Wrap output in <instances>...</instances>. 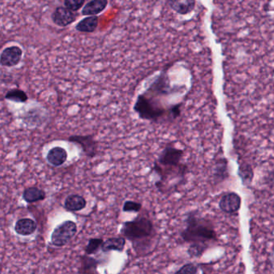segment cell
Segmentation results:
<instances>
[{"label": "cell", "instance_id": "1", "mask_svg": "<svg viewBox=\"0 0 274 274\" xmlns=\"http://www.w3.org/2000/svg\"><path fill=\"white\" fill-rule=\"evenodd\" d=\"M183 241L191 244H204L217 241V234L209 221L190 213L186 219V227L180 234Z\"/></svg>", "mask_w": 274, "mask_h": 274}, {"label": "cell", "instance_id": "2", "mask_svg": "<svg viewBox=\"0 0 274 274\" xmlns=\"http://www.w3.org/2000/svg\"><path fill=\"white\" fill-rule=\"evenodd\" d=\"M154 224L147 217H138L124 223L121 228V234L125 239L134 244H142L149 241V238L154 234Z\"/></svg>", "mask_w": 274, "mask_h": 274}, {"label": "cell", "instance_id": "3", "mask_svg": "<svg viewBox=\"0 0 274 274\" xmlns=\"http://www.w3.org/2000/svg\"><path fill=\"white\" fill-rule=\"evenodd\" d=\"M134 110L141 119L156 122L166 114L168 116V109H164L158 100L146 93L138 95L134 103Z\"/></svg>", "mask_w": 274, "mask_h": 274}, {"label": "cell", "instance_id": "4", "mask_svg": "<svg viewBox=\"0 0 274 274\" xmlns=\"http://www.w3.org/2000/svg\"><path fill=\"white\" fill-rule=\"evenodd\" d=\"M183 151L169 144L163 150L155 164L162 169H176L183 165Z\"/></svg>", "mask_w": 274, "mask_h": 274}, {"label": "cell", "instance_id": "5", "mask_svg": "<svg viewBox=\"0 0 274 274\" xmlns=\"http://www.w3.org/2000/svg\"><path fill=\"white\" fill-rule=\"evenodd\" d=\"M77 232V224L74 221L63 222L55 228L51 237V242L56 247H62L74 238Z\"/></svg>", "mask_w": 274, "mask_h": 274}, {"label": "cell", "instance_id": "6", "mask_svg": "<svg viewBox=\"0 0 274 274\" xmlns=\"http://www.w3.org/2000/svg\"><path fill=\"white\" fill-rule=\"evenodd\" d=\"M172 86L170 85V80L168 74L163 72L154 80L153 82L150 85L147 89V94L168 95L172 93Z\"/></svg>", "mask_w": 274, "mask_h": 274}, {"label": "cell", "instance_id": "7", "mask_svg": "<svg viewBox=\"0 0 274 274\" xmlns=\"http://www.w3.org/2000/svg\"><path fill=\"white\" fill-rule=\"evenodd\" d=\"M71 143L79 145L86 156L93 158L97 153V143L92 135H74L69 138Z\"/></svg>", "mask_w": 274, "mask_h": 274}, {"label": "cell", "instance_id": "8", "mask_svg": "<svg viewBox=\"0 0 274 274\" xmlns=\"http://www.w3.org/2000/svg\"><path fill=\"white\" fill-rule=\"evenodd\" d=\"M241 198L236 192H228L222 196L219 202V207L222 211L227 214H235L240 210Z\"/></svg>", "mask_w": 274, "mask_h": 274}, {"label": "cell", "instance_id": "9", "mask_svg": "<svg viewBox=\"0 0 274 274\" xmlns=\"http://www.w3.org/2000/svg\"><path fill=\"white\" fill-rule=\"evenodd\" d=\"M23 51L17 46L8 47L0 55V65L6 67H12L18 65L21 60Z\"/></svg>", "mask_w": 274, "mask_h": 274}, {"label": "cell", "instance_id": "10", "mask_svg": "<svg viewBox=\"0 0 274 274\" xmlns=\"http://www.w3.org/2000/svg\"><path fill=\"white\" fill-rule=\"evenodd\" d=\"M75 13L69 11L65 6H58L52 15L53 23L60 27H66L75 21Z\"/></svg>", "mask_w": 274, "mask_h": 274}, {"label": "cell", "instance_id": "11", "mask_svg": "<svg viewBox=\"0 0 274 274\" xmlns=\"http://www.w3.org/2000/svg\"><path fill=\"white\" fill-rule=\"evenodd\" d=\"M67 152L65 149L59 147L51 149L47 155L48 163L55 167L63 165L67 160Z\"/></svg>", "mask_w": 274, "mask_h": 274}, {"label": "cell", "instance_id": "12", "mask_svg": "<svg viewBox=\"0 0 274 274\" xmlns=\"http://www.w3.org/2000/svg\"><path fill=\"white\" fill-rule=\"evenodd\" d=\"M168 4L171 8L180 15H186L195 9L196 2L193 0H177V1H169Z\"/></svg>", "mask_w": 274, "mask_h": 274}, {"label": "cell", "instance_id": "13", "mask_svg": "<svg viewBox=\"0 0 274 274\" xmlns=\"http://www.w3.org/2000/svg\"><path fill=\"white\" fill-rule=\"evenodd\" d=\"M37 228L36 222L32 219L24 218L16 222L15 226V231L17 234L22 236H29L32 234Z\"/></svg>", "mask_w": 274, "mask_h": 274}, {"label": "cell", "instance_id": "14", "mask_svg": "<svg viewBox=\"0 0 274 274\" xmlns=\"http://www.w3.org/2000/svg\"><path fill=\"white\" fill-rule=\"evenodd\" d=\"M108 1L106 0H92L87 2L82 9V15L95 16L99 13L102 12L106 8Z\"/></svg>", "mask_w": 274, "mask_h": 274}, {"label": "cell", "instance_id": "15", "mask_svg": "<svg viewBox=\"0 0 274 274\" xmlns=\"http://www.w3.org/2000/svg\"><path fill=\"white\" fill-rule=\"evenodd\" d=\"M126 239L123 237H112L103 241L101 250L105 253L110 251L122 252L126 246Z\"/></svg>", "mask_w": 274, "mask_h": 274}, {"label": "cell", "instance_id": "16", "mask_svg": "<svg viewBox=\"0 0 274 274\" xmlns=\"http://www.w3.org/2000/svg\"><path fill=\"white\" fill-rule=\"evenodd\" d=\"M86 207V199L79 195H69L65 201V207L68 211H81Z\"/></svg>", "mask_w": 274, "mask_h": 274}, {"label": "cell", "instance_id": "17", "mask_svg": "<svg viewBox=\"0 0 274 274\" xmlns=\"http://www.w3.org/2000/svg\"><path fill=\"white\" fill-rule=\"evenodd\" d=\"M99 19L97 16H90L82 19L76 26V30L82 32H93L97 28Z\"/></svg>", "mask_w": 274, "mask_h": 274}, {"label": "cell", "instance_id": "18", "mask_svg": "<svg viewBox=\"0 0 274 274\" xmlns=\"http://www.w3.org/2000/svg\"><path fill=\"white\" fill-rule=\"evenodd\" d=\"M238 176L241 178L243 185L248 186L251 184L254 177V172L251 165L243 163L239 166Z\"/></svg>", "mask_w": 274, "mask_h": 274}, {"label": "cell", "instance_id": "19", "mask_svg": "<svg viewBox=\"0 0 274 274\" xmlns=\"http://www.w3.org/2000/svg\"><path fill=\"white\" fill-rule=\"evenodd\" d=\"M23 199L27 203H35L37 201L43 200L45 199L46 194L44 190L37 187H29L23 191Z\"/></svg>", "mask_w": 274, "mask_h": 274}, {"label": "cell", "instance_id": "20", "mask_svg": "<svg viewBox=\"0 0 274 274\" xmlns=\"http://www.w3.org/2000/svg\"><path fill=\"white\" fill-rule=\"evenodd\" d=\"M228 162L225 159H220L216 162L214 169V178L216 182H222L228 178Z\"/></svg>", "mask_w": 274, "mask_h": 274}, {"label": "cell", "instance_id": "21", "mask_svg": "<svg viewBox=\"0 0 274 274\" xmlns=\"http://www.w3.org/2000/svg\"><path fill=\"white\" fill-rule=\"evenodd\" d=\"M5 98L15 102L24 103L27 101L28 96L23 90L15 89V90H9L5 95Z\"/></svg>", "mask_w": 274, "mask_h": 274}, {"label": "cell", "instance_id": "22", "mask_svg": "<svg viewBox=\"0 0 274 274\" xmlns=\"http://www.w3.org/2000/svg\"><path fill=\"white\" fill-rule=\"evenodd\" d=\"M208 245L204 244H191L187 250V253L190 258H199L203 255Z\"/></svg>", "mask_w": 274, "mask_h": 274}, {"label": "cell", "instance_id": "23", "mask_svg": "<svg viewBox=\"0 0 274 274\" xmlns=\"http://www.w3.org/2000/svg\"><path fill=\"white\" fill-rule=\"evenodd\" d=\"M198 266L195 264L188 263L183 266L175 274H198Z\"/></svg>", "mask_w": 274, "mask_h": 274}, {"label": "cell", "instance_id": "24", "mask_svg": "<svg viewBox=\"0 0 274 274\" xmlns=\"http://www.w3.org/2000/svg\"><path fill=\"white\" fill-rule=\"evenodd\" d=\"M85 3L84 0H65L64 4L65 7L69 9V11H77L82 8V6Z\"/></svg>", "mask_w": 274, "mask_h": 274}, {"label": "cell", "instance_id": "25", "mask_svg": "<svg viewBox=\"0 0 274 274\" xmlns=\"http://www.w3.org/2000/svg\"><path fill=\"white\" fill-rule=\"evenodd\" d=\"M102 243L103 240H101V239H91V240L89 241L88 245H87V247H86V253H88V254H92V253H94L99 248L101 247Z\"/></svg>", "mask_w": 274, "mask_h": 274}, {"label": "cell", "instance_id": "26", "mask_svg": "<svg viewBox=\"0 0 274 274\" xmlns=\"http://www.w3.org/2000/svg\"><path fill=\"white\" fill-rule=\"evenodd\" d=\"M142 204L134 201L127 200L124 203L123 211L126 212H138L142 209Z\"/></svg>", "mask_w": 274, "mask_h": 274}, {"label": "cell", "instance_id": "27", "mask_svg": "<svg viewBox=\"0 0 274 274\" xmlns=\"http://www.w3.org/2000/svg\"><path fill=\"white\" fill-rule=\"evenodd\" d=\"M181 107H182V103L173 105L169 109H168V117L170 119L175 120L180 117L181 114Z\"/></svg>", "mask_w": 274, "mask_h": 274}, {"label": "cell", "instance_id": "28", "mask_svg": "<svg viewBox=\"0 0 274 274\" xmlns=\"http://www.w3.org/2000/svg\"><path fill=\"white\" fill-rule=\"evenodd\" d=\"M203 274H207L206 273H203Z\"/></svg>", "mask_w": 274, "mask_h": 274}]
</instances>
